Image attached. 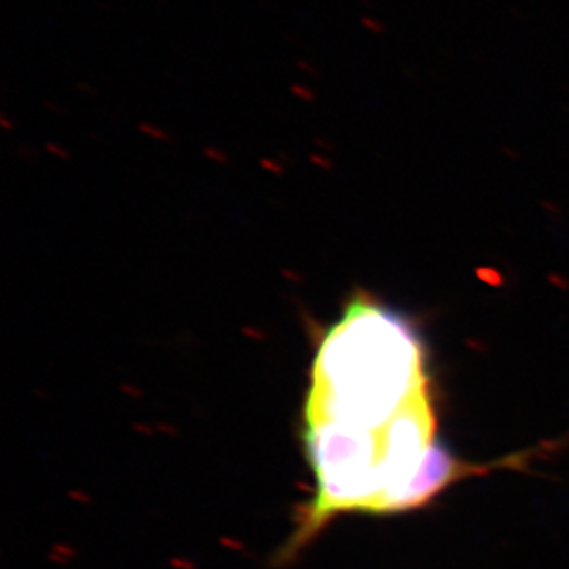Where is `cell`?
<instances>
[{
  "instance_id": "6da1fadb",
  "label": "cell",
  "mask_w": 569,
  "mask_h": 569,
  "mask_svg": "<svg viewBox=\"0 0 569 569\" xmlns=\"http://www.w3.org/2000/svg\"><path fill=\"white\" fill-rule=\"evenodd\" d=\"M305 417L380 430L428 391L426 347L411 319L356 290L317 339Z\"/></svg>"
},
{
  "instance_id": "7a4b0ae2",
  "label": "cell",
  "mask_w": 569,
  "mask_h": 569,
  "mask_svg": "<svg viewBox=\"0 0 569 569\" xmlns=\"http://www.w3.org/2000/svg\"><path fill=\"white\" fill-rule=\"evenodd\" d=\"M305 446L316 473L317 492L299 516L296 537L288 543L291 553L321 531L333 516L371 512L386 489L378 430L305 417Z\"/></svg>"
},
{
  "instance_id": "3957f363",
  "label": "cell",
  "mask_w": 569,
  "mask_h": 569,
  "mask_svg": "<svg viewBox=\"0 0 569 569\" xmlns=\"http://www.w3.org/2000/svg\"><path fill=\"white\" fill-rule=\"evenodd\" d=\"M433 436L436 413L431 408L428 389L417 395L413 400H409L383 428L378 430L380 472L386 485L383 495L402 487L419 470L420 462L425 461L430 446L436 442Z\"/></svg>"
},
{
  "instance_id": "277c9868",
  "label": "cell",
  "mask_w": 569,
  "mask_h": 569,
  "mask_svg": "<svg viewBox=\"0 0 569 569\" xmlns=\"http://www.w3.org/2000/svg\"><path fill=\"white\" fill-rule=\"evenodd\" d=\"M485 468L459 461L436 441L426 453L425 461L420 462L419 470L402 487L381 496L377 506L372 507L371 515H395L426 506L437 495H441L448 485L472 473L485 472Z\"/></svg>"
}]
</instances>
